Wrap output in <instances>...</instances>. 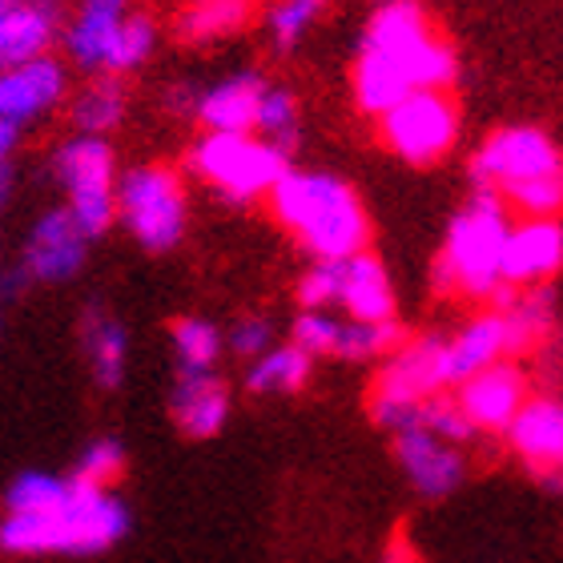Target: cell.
Instances as JSON below:
<instances>
[{
	"instance_id": "obj_1",
	"label": "cell",
	"mask_w": 563,
	"mask_h": 563,
	"mask_svg": "<svg viewBox=\"0 0 563 563\" xmlns=\"http://www.w3.org/2000/svg\"><path fill=\"white\" fill-rule=\"evenodd\" d=\"M459 77L455 48L434 33L419 0H375L354 53L351 89L363 113L378 118L419 89H451Z\"/></svg>"
},
{
	"instance_id": "obj_2",
	"label": "cell",
	"mask_w": 563,
	"mask_h": 563,
	"mask_svg": "<svg viewBox=\"0 0 563 563\" xmlns=\"http://www.w3.org/2000/svg\"><path fill=\"white\" fill-rule=\"evenodd\" d=\"M274 222L314 258H351L371 250V213L358 189L327 169H286L266 194Z\"/></svg>"
},
{
	"instance_id": "obj_3",
	"label": "cell",
	"mask_w": 563,
	"mask_h": 563,
	"mask_svg": "<svg viewBox=\"0 0 563 563\" xmlns=\"http://www.w3.org/2000/svg\"><path fill=\"white\" fill-rule=\"evenodd\" d=\"M130 536V507L113 487L73 479L69 495L48 511H4L0 548L9 555H101Z\"/></svg>"
},
{
	"instance_id": "obj_4",
	"label": "cell",
	"mask_w": 563,
	"mask_h": 563,
	"mask_svg": "<svg viewBox=\"0 0 563 563\" xmlns=\"http://www.w3.org/2000/svg\"><path fill=\"white\" fill-rule=\"evenodd\" d=\"M471 186L504 198L519 218H560L563 150L540 125H504L471 157Z\"/></svg>"
},
{
	"instance_id": "obj_5",
	"label": "cell",
	"mask_w": 563,
	"mask_h": 563,
	"mask_svg": "<svg viewBox=\"0 0 563 563\" xmlns=\"http://www.w3.org/2000/svg\"><path fill=\"white\" fill-rule=\"evenodd\" d=\"M511 234V210L487 189H471L443 234V250L434 258V290L446 298L492 306L507 290L504 250Z\"/></svg>"
},
{
	"instance_id": "obj_6",
	"label": "cell",
	"mask_w": 563,
	"mask_h": 563,
	"mask_svg": "<svg viewBox=\"0 0 563 563\" xmlns=\"http://www.w3.org/2000/svg\"><path fill=\"white\" fill-rule=\"evenodd\" d=\"M186 165L222 201L250 206V201H266V194L278 186V177L290 169V153L262 141L258 133L201 130V137L189 145Z\"/></svg>"
},
{
	"instance_id": "obj_7",
	"label": "cell",
	"mask_w": 563,
	"mask_h": 563,
	"mask_svg": "<svg viewBox=\"0 0 563 563\" xmlns=\"http://www.w3.org/2000/svg\"><path fill=\"white\" fill-rule=\"evenodd\" d=\"M443 390H451L443 334L402 339L378 366V378L371 387V419L383 431L399 434L415 427V415H419L422 402L443 395Z\"/></svg>"
},
{
	"instance_id": "obj_8",
	"label": "cell",
	"mask_w": 563,
	"mask_h": 563,
	"mask_svg": "<svg viewBox=\"0 0 563 563\" xmlns=\"http://www.w3.org/2000/svg\"><path fill=\"white\" fill-rule=\"evenodd\" d=\"M118 222L150 254H169L189 230L186 181L169 165H133L118 177Z\"/></svg>"
},
{
	"instance_id": "obj_9",
	"label": "cell",
	"mask_w": 563,
	"mask_h": 563,
	"mask_svg": "<svg viewBox=\"0 0 563 563\" xmlns=\"http://www.w3.org/2000/svg\"><path fill=\"white\" fill-rule=\"evenodd\" d=\"M53 174H57V186L65 189V210L81 225V234L89 242L109 234L118 222V153L113 145L93 133H73L53 153Z\"/></svg>"
},
{
	"instance_id": "obj_10",
	"label": "cell",
	"mask_w": 563,
	"mask_h": 563,
	"mask_svg": "<svg viewBox=\"0 0 563 563\" xmlns=\"http://www.w3.org/2000/svg\"><path fill=\"white\" fill-rule=\"evenodd\" d=\"M378 137L399 162L434 165L455 150L459 109L446 89H419L378 113Z\"/></svg>"
},
{
	"instance_id": "obj_11",
	"label": "cell",
	"mask_w": 563,
	"mask_h": 563,
	"mask_svg": "<svg viewBox=\"0 0 563 563\" xmlns=\"http://www.w3.org/2000/svg\"><path fill=\"white\" fill-rule=\"evenodd\" d=\"M85 258H89V238L81 234V225L73 222V213L48 210L36 218V225L24 238L21 262L12 274V290L16 286H60L81 274Z\"/></svg>"
},
{
	"instance_id": "obj_12",
	"label": "cell",
	"mask_w": 563,
	"mask_h": 563,
	"mask_svg": "<svg viewBox=\"0 0 563 563\" xmlns=\"http://www.w3.org/2000/svg\"><path fill=\"white\" fill-rule=\"evenodd\" d=\"M507 446L523 467L552 492H563V399L528 395L519 415L507 427Z\"/></svg>"
},
{
	"instance_id": "obj_13",
	"label": "cell",
	"mask_w": 563,
	"mask_h": 563,
	"mask_svg": "<svg viewBox=\"0 0 563 563\" xmlns=\"http://www.w3.org/2000/svg\"><path fill=\"white\" fill-rule=\"evenodd\" d=\"M455 402L463 407V415L471 419L475 434H504L511 427V419L519 415V407L528 402V375L516 358L492 363L467 375L463 383H455Z\"/></svg>"
},
{
	"instance_id": "obj_14",
	"label": "cell",
	"mask_w": 563,
	"mask_h": 563,
	"mask_svg": "<svg viewBox=\"0 0 563 563\" xmlns=\"http://www.w3.org/2000/svg\"><path fill=\"white\" fill-rule=\"evenodd\" d=\"M395 459H399L402 479L411 483V492L422 499H446L467 479L463 446L446 443L422 427H407L395 434Z\"/></svg>"
},
{
	"instance_id": "obj_15",
	"label": "cell",
	"mask_w": 563,
	"mask_h": 563,
	"mask_svg": "<svg viewBox=\"0 0 563 563\" xmlns=\"http://www.w3.org/2000/svg\"><path fill=\"white\" fill-rule=\"evenodd\" d=\"M65 93H69V73L57 57L45 53V57L9 65L0 69V121L24 130L53 113L65 101Z\"/></svg>"
},
{
	"instance_id": "obj_16",
	"label": "cell",
	"mask_w": 563,
	"mask_h": 563,
	"mask_svg": "<svg viewBox=\"0 0 563 563\" xmlns=\"http://www.w3.org/2000/svg\"><path fill=\"white\" fill-rule=\"evenodd\" d=\"M334 310L346 318H363V322H387L399 318V298H395V282L378 254L358 250L351 258L334 262Z\"/></svg>"
},
{
	"instance_id": "obj_17",
	"label": "cell",
	"mask_w": 563,
	"mask_h": 563,
	"mask_svg": "<svg viewBox=\"0 0 563 563\" xmlns=\"http://www.w3.org/2000/svg\"><path fill=\"white\" fill-rule=\"evenodd\" d=\"M443 351H446V375H451V390L455 383H463L467 375L483 371L492 363H504V358H516V334H511V322L499 306H483L479 314L467 318L459 330L443 334Z\"/></svg>"
},
{
	"instance_id": "obj_18",
	"label": "cell",
	"mask_w": 563,
	"mask_h": 563,
	"mask_svg": "<svg viewBox=\"0 0 563 563\" xmlns=\"http://www.w3.org/2000/svg\"><path fill=\"white\" fill-rule=\"evenodd\" d=\"M563 271V222L560 218H519L511 222L504 250L507 286H548Z\"/></svg>"
},
{
	"instance_id": "obj_19",
	"label": "cell",
	"mask_w": 563,
	"mask_h": 563,
	"mask_svg": "<svg viewBox=\"0 0 563 563\" xmlns=\"http://www.w3.org/2000/svg\"><path fill=\"white\" fill-rule=\"evenodd\" d=\"M234 411V395L218 371H201V375H177L169 390V419L186 439L206 443L218 439Z\"/></svg>"
},
{
	"instance_id": "obj_20",
	"label": "cell",
	"mask_w": 563,
	"mask_h": 563,
	"mask_svg": "<svg viewBox=\"0 0 563 563\" xmlns=\"http://www.w3.org/2000/svg\"><path fill=\"white\" fill-rule=\"evenodd\" d=\"M266 85L271 81L254 69L230 73L222 81L198 89L194 121H198L201 130H213V133H254V118H258Z\"/></svg>"
},
{
	"instance_id": "obj_21",
	"label": "cell",
	"mask_w": 563,
	"mask_h": 563,
	"mask_svg": "<svg viewBox=\"0 0 563 563\" xmlns=\"http://www.w3.org/2000/svg\"><path fill=\"white\" fill-rule=\"evenodd\" d=\"M130 12L133 0H77V12L65 24V53L73 65L85 73H106L109 48Z\"/></svg>"
},
{
	"instance_id": "obj_22",
	"label": "cell",
	"mask_w": 563,
	"mask_h": 563,
	"mask_svg": "<svg viewBox=\"0 0 563 563\" xmlns=\"http://www.w3.org/2000/svg\"><path fill=\"white\" fill-rule=\"evenodd\" d=\"M57 41V9L41 0H0V69L45 57Z\"/></svg>"
},
{
	"instance_id": "obj_23",
	"label": "cell",
	"mask_w": 563,
	"mask_h": 563,
	"mask_svg": "<svg viewBox=\"0 0 563 563\" xmlns=\"http://www.w3.org/2000/svg\"><path fill=\"white\" fill-rule=\"evenodd\" d=\"M81 351L89 375L101 390H118L130 371V330L106 306H85L81 314Z\"/></svg>"
},
{
	"instance_id": "obj_24",
	"label": "cell",
	"mask_w": 563,
	"mask_h": 563,
	"mask_svg": "<svg viewBox=\"0 0 563 563\" xmlns=\"http://www.w3.org/2000/svg\"><path fill=\"white\" fill-rule=\"evenodd\" d=\"M254 9H258V0H181L174 33L186 45H213V41L246 29Z\"/></svg>"
},
{
	"instance_id": "obj_25",
	"label": "cell",
	"mask_w": 563,
	"mask_h": 563,
	"mask_svg": "<svg viewBox=\"0 0 563 563\" xmlns=\"http://www.w3.org/2000/svg\"><path fill=\"white\" fill-rule=\"evenodd\" d=\"M310 371H314V358L286 339V342H274L271 351H262L258 358H250L242 383H246L250 395L282 399V395L302 390L310 383Z\"/></svg>"
},
{
	"instance_id": "obj_26",
	"label": "cell",
	"mask_w": 563,
	"mask_h": 563,
	"mask_svg": "<svg viewBox=\"0 0 563 563\" xmlns=\"http://www.w3.org/2000/svg\"><path fill=\"white\" fill-rule=\"evenodd\" d=\"M125 109H130V93L121 77H109V73H93V81L77 89L69 106L73 130L77 133H93V137H109L125 121Z\"/></svg>"
},
{
	"instance_id": "obj_27",
	"label": "cell",
	"mask_w": 563,
	"mask_h": 563,
	"mask_svg": "<svg viewBox=\"0 0 563 563\" xmlns=\"http://www.w3.org/2000/svg\"><path fill=\"white\" fill-rule=\"evenodd\" d=\"M169 351H174L177 375H201V371H218L225 354V330L201 314L177 318L169 327Z\"/></svg>"
},
{
	"instance_id": "obj_28",
	"label": "cell",
	"mask_w": 563,
	"mask_h": 563,
	"mask_svg": "<svg viewBox=\"0 0 563 563\" xmlns=\"http://www.w3.org/2000/svg\"><path fill=\"white\" fill-rule=\"evenodd\" d=\"M402 339H407V334H402L399 318H387V322H363V318L339 314L334 358H339V363H383Z\"/></svg>"
},
{
	"instance_id": "obj_29",
	"label": "cell",
	"mask_w": 563,
	"mask_h": 563,
	"mask_svg": "<svg viewBox=\"0 0 563 563\" xmlns=\"http://www.w3.org/2000/svg\"><path fill=\"white\" fill-rule=\"evenodd\" d=\"M254 133L278 145L282 153H294V145L302 137V109H298V97L286 85H266L258 118H254Z\"/></svg>"
},
{
	"instance_id": "obj_30",
	"label": "cell",
	"mask_w": 563,
	"mask_h": 563,
	"mask_svg": "<svg viewBox=\"0 0 563 563\" xmlns=\"http://www.w3.org/2000/svg\"><path fill=\"white\" fill-rule=\"evenodd\" d=\"M330 0H271L266 9V36L278 53H290L306 41V33L327 16Z\"/></svg>"
},
{
	"instance_id": "obj_31",
	"label": "cell",
	"mask_w": 563,
	"mask_h": 563,
	"mask_svg": "<svg viewBox=\"0 0 563 563\" xmlns=\"http://www.w3.org/2000/svg\"><path fill=\"white\" fill-rule=\"evenodd\" d=\"M73 487V475H53V471H21L4 492V511L29 516V511H48L57 507Z\"/></svg>"
},
{
	"instance_id": "obj_32",
	"label": "cell",
	"mask_w": 563,
	"mask_h": 563,
	"mask_svg": "<svg viewBox=\"0 0 563 563\" xmlns=\"http://www.w3.org/2000/svg\"><path fill=\"white\" fill-rule=\"evenodd\" d=\"M153 48H157V24L145 16V12L133 9L121 24L118 41L109 48V60H106V73L109 77H125V73H137L145 60L153 57Z\"/></svg>"
},
{
	"instance_id": "obj_33",
	"label": "cell",
	"mask_w": 563,
	"mask_h": 563,
	"mask_svg": "<svg viewBox=\"0 0 563 563\" xmlns=\"http://www.w3.org/2000/svg\"><path fill=\"white\" fill-rule=\"evenodd\" d=\"M125 446L113 434H101L93 443H85V451L77 455V467H73V479L89 483V487H113V483L125 475Z\"/></svg>"
},
{
	"instance_id": "obj_34",
	"label": "cell",
	"mask_w": 563,
	"mask_h": 563,
	"mask_svg": "<svg viewBox=\"0 0 563 563\" xmlns=\"http://www.w3.org/2000/svg\"><path fill=\"white\" fill-rule=\"evenodd\" d=\"M415 427L439 434V439H446V443H455V446L475 439V427H471V419L463 415V407L455 402L451 390H443V395H434V399L422 402L419 415H415Z\"/></svg>"
},
{
	"instance_id": "obj_35",
	"label": "cell",
	"mask_w": 563,
	"mask_h": 563,
	"mask_svg": "<svg viewBox=\"0 0 563 563\" xmlns=\"http://www.w3.org/2000/svg\"><path fill=\"white\" fill-rule=\"evenodd\" d=\"M339 339V310H298L290 322V342L310 358H334Z\"/></svg>"
},
{
	"instance_id": "obj_36",
	"label": "cell",
	"mask_w": 563,
	"mask_h": 563,
	"mask_svg": "<svg viewBox=\"0 0 563 563\" xmlns=\"http://www.w3.org/2000/svg\"><path fill=\"white\" fill-rule=\"evenodd\" d=\"M274 342H278V327H274V318L258 314V310H250V314H238L234 327L225 330V351L250 363V358H258L262 351H271Z\"/></svg>"
},
{
	"instance_id": "obj_37",
	"label": "cell",
	"mask_w": 563,
	"mask_h": 563,
	"mask_svg": "<svg viewBox=\"0 0 563 563\" xmlns=\"http://www.w3.org/2000/svg\"><path fill=\"white\" fill-rule=\"evenodd\" d=\"M194 106H198V89L194 85H169L165 89V109L174 118H194Z\"/></svg>"
},
{
	"instance_id": "obj_38",
	"label": "cell",
	"mask_w": 563,
	"mask_h": 563,
	"mask_svg": "<svg viewBox=\"0 0 563 563\" xmlns=\"http://www.w3.org/2000/svg\"><path fill=\"white\" fill-rule=\"evenodd\" d=\"M383 563H422V560L407 548V543H390L387 555H383Z\"/></svg>"
},
{
	"instance_id": "obj_39",
	"label": "cell",
	"mask_w": 563,
	"mask_h": 563,
	"mask_svg": "<svg viewBox=\"0 0 563 563\" xmlns=\"http://www.w3.org/2000/svg\"><path fill=\"white\" fill-rule=\"evenodd\" d=\"M41 4H48V9H60V4H65V0H41Z\"/></svg>"
}]
</instances>
